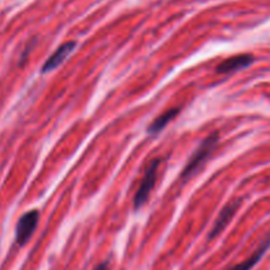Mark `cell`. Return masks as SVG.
Masks as SVG:
<instances>
[{
  "mask_svg": "<svg viewBox=\"0 0 270 270\" xmlns=\"http://www.w3.org/2000/svg\"><path fill=\"white\" fill-rule=\"evenodd\" d=\"M219 141V135L217 133H212L208 137H206L203 141L200 142V145L198 146V149L193 153L190 161L187 162L183 172H182L181 177L183 179H189L194 175L200 168L202 165L208 159V157L212 154V152L215 151V148Z\"/></svg>",
  "mask_w": 270,
  "mask_h": 270,
  "instance_id": "1",
  "label": "cell"
},
{
  "mask_svg": "<svg viewBox=\"0 0 270 270\" xmlns=\"http://www.w3.org/2000/svg\"><path fill=\"white\" fill-rule=\"evenodd\" d=\"M159 164H161V159L157 158L153 159L151 164L148 165L144 178H142L137 193L135 195V199H133V206L136 210L141 208L148 202V198H149V195L154 187L155 181H157V172H158Z\"/></svg>",
  "mask_w": 270,
  "mask_h": 270,
  "instance_id": "2",
  "label": "cell"
},
{
  "mask_svg": "<svg viewBox=\"0 0 270 270\" xmlns=\"http://www.w3.org/2000/svg\"><path fill=\"white\" fill-rule=\"evenodd\" d=\"M39 219H40V215H39V211H29V212L24 213L20 220H19L18 226H16V243L19 245H25V244L29 241V239L32 237V235L35 233V230L37 228V224H39Z\"/></svg>",
  "mask_w": 270,
  "mask_h": 270,
  "instance_id": "3",
  "label": "cell"
},
{
  "mask_svg": "<svg viewBox=\"0 0 270 270\" xmlns=\"http://www.w3.org/2000/svg\"><path fill=\"white\" fill-rule=\"evenodd\" d=\"M76 45L77 44L74 41H67V42L61 45V46L46 59V62H45L44 66H42V73H49V71H53L54 69H57V67L73 53Z\"/></svg>",
  "mask_w": 270,
  "mask_h": 270,
  "instance_id": "4",
  "label": "cell"
},
{
  "mask_svg": "<svg viewBox=\"0 0 270 270\" xmlns=\"http://www.w3.org/2000/svg\"><path fill=\"white\" fill-rule=\"evenodd\" d=\"M254 61V57L252 54H239V56H233V57L227 58L224 59L216 70L222 74H227V73H233V71L241 70L245 67L251 66Z\"/></svg>",
  "mask_w": 270,
  "mask_h": 270,
  "instance_id": "5",
  "label": "cell"
},
{
  "mask_svg": "<svg viewBox=\"0 0 270 270\" xmlns=\"http://www.w3.org/2000/svg\"><path fill=\"white\" fill-rule=\"evenodd\" d=\"M239 206L240 200H233L232 203H230L228 206H226V207L223 208V211L220 212L219 217H217L216 223L213 224L212 231H211V233H210V239L216 237V236L226 228L227 224L231 222V219L233 217V215H235L236 211H237Z\"/></svg>",
  "mask_w": 270,
  "mask_h": 270,
  "instance_id": "6",
  "label": "cell"
},
{
  "mask_svg": "<svg viewBox=\"0 0 270 270\" xmlns=\"http://www.w3.org/2000/svg\"><path fill=\"white\" fill-rule=\"evenodd\" d=\"M269 248H270V235L266 237L265 241L260 245V248L257 249L256 252L253 253L248 260H245V261L239 264V265L233 266V268L230 270H251L252 268H254L258 262H260V260L264 257V254H265L266 251H268Z\"/></svg>",
  "mask_w": 270,
  "mask_h": 270,
  "instance_id": "7",
  "label": "cell"
},
{
  "mask_svg": "<svg viewBox=\"0 0 270 270\" xmlns=\"http://www.w3.org/2000/svg\"><path fill=\"white\" fill-rule=\"evenodd\" d=\"M178 114H179V108H172V110L164 112L162 115H159L158 117L152 123L151 127H149V133L155 135V133H158L159 131H162Z\"/></svg>",
  "mask_w": 270,
  "mask_h": 270,
  "instance_id": "8",
  "label": "cell"
},
{
  "mask_svg": "<svg viewBox=\"0 0 270 270\" xmlns=\"http://www.w3.org/2000/svg\"><path fill=\"white\" fill-rule=\"evenodd\" d=\"M94 270H108V264H107V262L99 264V265H97Z\"/></svg>",
  "mask_w": 270,
  "mask_h": 270,
  "instance_id": "9",
  "label": "cell"
}]
</instances>
